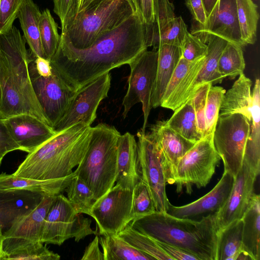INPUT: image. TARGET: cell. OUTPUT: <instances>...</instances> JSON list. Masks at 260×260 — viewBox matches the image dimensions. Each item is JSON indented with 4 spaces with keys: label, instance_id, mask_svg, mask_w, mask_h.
<instances>
[{
    "label": "cell",
    "instance_id": "obj_1",
    "mask_svg": "<svg viewBox=\"0 0 260 260\" xmlns=\"http://www.w3.org/2000/svg\"><path fill=\"white\" fill-rule=\"evenodd\" d=\"M146 35V24L136 11L87 48H76L60 37L50 60L52 70L68 87L77 92L111 70L128 64L147 50Z\"/></svg>",
    "mask_w": 260,
    "mask_h": 260
},
{
    "label": "cell",
    "instance_id": "obj_2",
    "mask_svg": "<svg viewBox=\"0 0 260 260\" xmlns=\"http://www.w3.org/2000/svg\"><path fill=\"white\" fill-rule=\"evenodd\" d=\"M34 57L27 49L24 38L15 26L0 35V118L5 119L26 114L50 126L34 92L29 77V64Z\"/></svg>",
    "mask_w": 260,
    "mask_h": 260
},
{
    "label": "cell",
    "instance_id": "obj_3",
    "mask_svg": "<svg viewBox=\"0 0 260 260\" xmlns=\"http://www.w3.org/2000/svg\"><path fill=\"white\" fill-rule=\"evenodd\" d=\"M216 213L199 221L155 211L129 224L153 239L179 247L199 260H216L218 230Z\"/></svg>",
    "mask_w": 260,
    "mask_h": 260
},
{
    "label": "cell",
    "instance_id": "obj_4",
    "mask_svg": "<svg viewBox=\"0 0 260 260\" xmlns=\"http://www.w3.org/2000/svg\"><path fill=\"white\" fill-rule=\"evenodd\" d=\"M91 126L82 122L57 133L28 153L13 174L36 180L61 178L72 174L87 150Z\"/></svg>",
    "mask_w": 260,
    "mask_h": 260
},
{
    "label": "cell",
    "instance_id": "obj_5",
    "mask_svg": "<svg viewBox=\"0 0 260 260\" xmlns=\"http://www.w3.org/2000/svg\"><path fill=\"white\" fill-rule=\"evenodd\" d=\"M120 132L114 126L100 123L91 127L86 152L74 171L91 190L96 201L114 186L117 172V144Z\"/></svg>",
    "mask_w": 260,
    "mask_h": 260
},
{
    "label": "cell",
    "instance_id": "obj_6",
    "mask_svg": "<svg viewBox=\"0 0 260 260\" xmlns=\"http://www.w3.org/2000/svg\"><path fill=\"white\" fill-rule=\"evenodd\" d=\"M136 12L131 0H95L61 30L60 37L76 48L84 49Z\"/></svg>",
    "mask_w": 260,
    "mask_h": 260
},
{
    "label": "cell",
    "instance_id": "obj_7",
    "mask_svg": "<svg viewBox=\"0 0 260 260\" xmlns=\"http://www.w3.org/2000/svg\"><path fill=\"white\" fill-rule=\"evenodd\" d=\"M91 220L78 213L62 193L55 196L44 219L41 241L61 245L74 238L76 242L97 231L91 228Z\"/></svg>",
    "mask_w": 260,
    "mask_h": 260
},
{
    "label": "cell",
    "instance_id": "obj_8",
    "mask_svg": "<svg viewBox=\"0 0 260 260\" xmlns=\"http://www.w3.org/2000/svg\"><path fill=\"white\" fill-rule=\"evenodd\" d=\"M213 136L203 137L179 160L174 183L177 192L184 186L186 193L190 194L193 185L200 188L209 183L221 160L214 147Z\"/></svg>",
    "mask_w": 260,
    "mask_h": 260
},
{
    "label": "cell",
    "instance_id": "obj_9",
    "mask_svg": "<svg viewBox=\"0 0 260 260\" xmlns=\"http://www.w3.org/2000/svg\"><path fill=\"white\" fill-rule=\"evenodd\" d=\"M250 131L247 118L239 113L219 115L213 136L224 171L234 177L240 170Z\"/></svg>",
    "mask_w": 260,
    "mask_h": 260
},
{
    "label": "cell",
    "instance_id": "obj_10",
    "mask_svg": "<svg viewBox=\"0 0 260 260\" xmlns=\"http://www.w3.org/2000/svg\"><path fill=\"white\" fill-rule=\"evenodd\" d=\"M157 57L156 49L151 51L147 49L128 64L131 72L128 88L122 101V116L125 118L132 108L141 103L144 122L140 130L143 132H145L148 117L152 108L151 99L156 77Z\"/></svg>",
    "mask_w": 260,
    "mask_h": 260
},
{
    "label": "cell",
    "instance_id": "obj_11",
    "mask_svg": "<svg viewBox=\"0 0 260 260\" xmlns=\"http://www.w3.org/2000/svg\"><path fill=\"white\" fill-rule=\"evenodd\" d=\"M138 156L141 179L148 186L156 211L167 212L170 203L160 150L150 134L137 133Z\"/></svg>",
    "mask_w": 260,
    "mask_h": 260
},
{
    "label": "cell",
    "instance_id": "obj_12",
    "mask_svg": "<svg viewBox=\"0 0 260 260\" xmlns=\"http://www.w3.org/2000/svg\"><path fill=\"white\" fill-rule=\"evenodd\" d=\"M34 59L28 67L31 83L42 111L53 128L62 118L77 92L68 87L53 70L49 76L40 75L35 68Z\"/></svg>",
    "mask_w": 260,
    "mask_h": 260
},
{
    "label": "cell",
    "instance_id": "obj_13",
    "mask_svg": "<svg viewBox=\"0 0 260 260\" xmlns=\"http://www.w3.org/2000/svg\"><path fill=\"white\" fill-rule=\"evenodd\" d=\"M132 190L113 186L93 205L90 216L100 236L114 235L131 221Z\"/></svg>",
    "mask_w": 260,
    "mask_h": 260
},
{
    "label": "cell",
    "instance_id": "obj_14",
    "mask_svg": "<svg viewBox=\"0 0 260 260\" xmlns=\"http://www.w3.org/2000/svg\"><path fill=\"white\" fill-rule=\"evenodd\" d=\"M111 81V74L106 73L78 90L53 129L58 133L80 122L91 126L96 118L100 103L108 96Z\"/></svg>",
    "mask_w": 260,
    "mask_h": 260
},
{
    "label": "cell",
    "instance_id": "obj_15",
    "mask_svg": "<svg viewBox=\"0 0 260 260\" xmlns=\"http://www.w3.org/2000/svg\"><path fill=\"white\" fill-rule=\"evenodd\" d=\"M191 34L206 44L213 36L243 47L236 0H218L204 24L192 25Z\"/></svg>",
    "mask_w": 260,
    "mask_h": 260
},
{
    "label": "cell",
    "instance_id": "obj_16",
    "mask_svg": "<svg viewBox=\"0 0 260 260\" xmlns=\"http://www.w3.org/2000/svg\"><path fill=\"white\" fill-rule=\"evenodd\" d=\"M54 197L44 196L32 210L20 217L3 234L1 257L15 249L41 242L43 222Z\"/></svg>",
    "mask_w": 260,
    "mask_h": 260
},
{
    "label": "cell",
    "instance_id": "obj_17",
    "mask_svg": "<svg viewBox=\"0 0 260 260\" xmlns=\"http://www.w3.org/2000/svg\"><path fill=\"white\" fill-rule=\"evenodd\" d=\"M257 175L246 164L234 177L230 194L223 207L216 213L218 232L234 220L242 219L251 197Z\"/></svg>",
    "mask_w": 260,
    "mask_h": 260
},
{
    "label": "cell",
    "instance_id": "obj_18",
    "mask_svg": "<svg viewBox=\"0 0 260 260\" xmlns=\"http://www.w3.org/2000/svg\"><path fill=\"white\" fill-rule=\"evenodd\" d=\"M150 135L160 151L167 184H174L179 160L194 146L169 127L165 120H159L150 127Z\"/></svg>",
    "mask_w": 260,
    "mask_h": 260
},
{
    "label": "cell",
    "instance_id": "obj_19",
    "mask_svg": "<svg viewBox=\"0 0 260 260\" xmlns=\"http://www.w3.org/2000/svg\"><path fill=\"white\" fill-rule=\"evenodd\" d=\"M14 141L21 150L30 153L54 137L52 127L29 114H19L4 119Z\"/></svg>",
    "mask_w": 260,
    "mask_h": 260
},
{
    "label": "cell",
    "instance_id": "obj_20",
    "mask_svg": "<svg viewBox=\"0 0 260 260\" xmlns=\"http://www.w3.org/2000/svg\"><path fill=\"white\" fill-rule=\"evenodd\" d=\"M234 181V177L224 171L217 184L208 193L189 204L175 206L169 204L167 213L173 216L191 219L202 214L217 212L228 199Z\"/></svg>",
    "mask_w": 260,
    "mask_h": 260
},
{
    "label": "cell",
    "instance_id": "obj_21",
    "mask_svg": "<svg viewBox=\"0 0 260 260\" xmlns=\"http://www.w3.org/2000/svg\"><path fill=\"white\" fill-rule=\"evenodd\" d=\"M205 56L194 61L180 58L167 87L160 106L174 111L186 102L187 92L202 68Z\"/></svg>",
    "mask_w": 260,
    "mask_h": 260
},
{
    "label": "cell",
    "instance_id": "obj_22",
    "mask_svg": "<svg viewBox=\"0 0 260 260\" xmlns=\"http://www.w3.org/2000/svg\"><path fill=\"white\" fill-rule=\"evenodd\" d=\"M140 180L137 142L126 132L118 138L116 185L132 190Z\"/></svg>",
    "mask_w": 260,
    "mask_h": 260
},
{
    "label": "cell",
    "instance_id": "obj_23",
    "mask_svg": "<svg viewBox=\"0 0 260 260\" xmlns=\"http://www.w3.org/2000/svg\"><path fill=\"white\" fill-rule=\"evenodd\" d=\"M44 196L24 190L0 191V226L4 233L20 217L32 210Z\"/></svg>",
    "mask_w": 260,
    "mask_h": 260
},
{
    "label": "cell",
    "instance_id": "obj_24",
    "mask_svg": "<svg viewBox=\"0 0 260 260\" xmlns=\"http://www.w3.org/2000/svg\"><path fill=\"white\" fill-rule=\"evenodd\" d=\"M75 176L71 175L59 179L36 180L18 177L13 174H0V191L24 190L45 196H55L62 193Z\"/></svg>",
    "mask_w": 260,
    "mask_h": 260
},
{
    "label": "cell",
    "instance_id": "obj_25",
    "mask_svg": "<svg viewBox=\"0 0 260 260\" xmlns=\"http://www.w3.org/2000/svg\"><path fill=\"white\" fill-rule=\"evenodd\" d=\"M156 50L157 69L151 99L153 108L160 106L167 87L181 57L180 47L164 44L159 46Z\"/></svg>",
    "mask_w": 260,
    "mask_h": 260
},
{
    "label": "cell",
    "instance_id": "obj_26",
    "mask_svg": "<svg viewBox=\"0 0 260 260\" xmlns=\"http://www.w3.org/2000/svg\"><path fill=\"white\" fill-rule=\"evenodd\" d=\"M228 42L217 36H213L207 43V52L203 65L196 78L190 86L186 98V102L202 86L211 83H221L223 78L218 70L219 57Z\"/></svg>",
    "mask_w": 260,
    "mask_h": 260
},
{
    "label": "cell",
    "instance_id": "obj_27",
    "mask_svg": "<svg viewBox=\"0 0 260 260\" xmlns=\"http://www.w3.org/2000/svg\"><path fill=\"white\" fill-rule=\"evenodd\" d=\"M252 82L244 73L239 76L232 87L223 95L219 115L239 113L250 121L252 117Z\"/></svg>",
    "mask_w": 260,
    "mask_h": 260
},
{
    "label": "cell",
    "instance_id": "obj_28",
    "mask_svg": "<svg viewBox=\"0 0 260 260\" xmlns=\"http://www.w3.org/2000/svg\"><path fill=\"white\" fill-rule=\"evenodd\" d=\"M242 251L252 260L260 258V197L253 193L243 217Z\"/></svg>",
    "mask_w": 260,
    "mask_h": 260
},
{
    "label": "cell",
    "instance_id": "obj_29",
    "mask_svg": "<svg viewBox=\"0 0 260 260\" xmlns=\"http://www.w3.org/2000/svg\"><path fill=\"white\" fill-rule=\"evenodd\" d=\"M252 117L243 161L258 175L260 171V82L255 80L253 90Z\"/></svg>",
    "mask_w": 260,
    "mask_h": 260
},
{
    "label": "cell",
    "instance_id": "obj_30",
    "mask_svg": "<svg viewBox=\"0 0 260 260\" xmlns=\"http://www.w3.org/2000/svg\"><path fill=\"white\" fill-rule=\"evenodd\" d=\"M41 12L32 0H25L17 15L23 37L35 57L45 58L40 35L39 22Z\"/></svg>",
    "mask_w": 260,
    "mask_h": 260
},
{
    "label": "cell",
    "instance_id": "obj_31",
    "mask_svg": "<svg viewBox=\"0 0 260 260\" xmlns=\"http://www.w3.org/2000/svg\"><path fill=\"white\" fill-rule=\"evenodd\" d=\"M243 220L233 221L218 233L216 260H236L242 248Z\"/></svg>",
    "mask_w": 260,
    "mask_h": 260
},
{
    "label": "cell",
    "instance_id": "obj_32",
    "mask_svg": "<svg viewBox=\"0 0 260 260\" xmlns=\"http://www.w3.org/2000/svg\"><path fill=\"white\" fill-rule=\"evenodd\" d=\"M166 124L184 138L196 143L203 137L199 132L192 100L174 111Z\"/></svg>",
    "mask_w": 260,
    "mask_h": 260
},
{
    "label": "cell",
    "instance_id": "obj_33",
    "mask_svg": "<svg viewBox=\"0 0 260 260\" xmlns=\"http://www.w3.org/2000/svg\"><path fill=\"white\" fill-rule=\"evenodd\" d=\"M99 242L104 260H153V257L136 249L117 235L101 236Z\"/></svg>",
    "mask_w": 260,
    "mask_h": 260
},
{
    "label": "cell",
    "instance_id": "obj_34",
    "mask_svg": "<svg viewBox=\"0 0 260 260\" xmlns=\"http://www.w3.org/2000/svg\"><path fill=\"white\" fill-rule=\"evenodd\" d=\"M153 21L146 25L147 47L154 46L158 38L171 27L175 18L174 5L169 0H153Z\"/></svg>",
    "mask_w": 260,
    "mask_h": 260
},
{
    "label": "cell",
    "instance_id": "obj_35",
    "mask_svg": "<svg viewBox=\"0 0 260 260\" xmlns=\"http://www.w3.org/2000/svg\"><path fill=\"white\" fill-rule=\"evenodd\" d=\"M237 14L242 40L253 44L256 39L259 14L257 6L252 0H236Z\"/></svg>",
    "mask_w": 260,
    "mask_h": 260
},
{
    "label": "cell",
    "instance_id": "obj_36",
    "mask_svg": "<svg viewBox=\"0 0 260 260\" xmlns=\"http://www.w3.org/2000/svg\"><path fill=\"white\" fill-rule=\"evenodd\" d=\"M117 235L136 249L155 259L173 260L161 249L155 240L134 229L129 224Z\"/></svg>",
    "mask_w": 260,
    "mask_h": 260
},
{
    "label": "cell",
    "instance_id": "obj_37",
    "mask_svg": "<svg viewBox=\"0 0 260 260\" xmlns=\"http://www.w3.org/2000/svg\"><path fill=\"white\" fill-rule=\"evenodd\" d=\"M65 191L68 200L78 213L90 215L96 200L91 190L83 181L75 176Z\"/></svg>",
    "mask_w": 260,
    "mask_h": 260
},
{
    "label": "cell",
    "instance_id": "obj_38",
    "mask_svg": "<svg viewBox=\"0 0 260 260\" xmlns=\"http://www.w3.org/2000/svg\"><path fill=\"white\" fill-rule=\"evenodd\" d=\"M245 67L242 47L228 42L218 61V70L221 76L233 79L243 73Z\"/></svg>",
    "mask_w": 260,
    "mask_h": 260
},
{
    "label": "cell",
    "instance_id": "obj_39",
    "mask_svg": "<svg viewBox=\"0 0 260 260\" xmlns=\"http://www.w3.org/2000/svg\"><path fill=\"white\" fill-rule=\"evenodd\" d=\"M58 25L49 9L44 10L40 18V40L45 57L50 61L58 47L60 36L57 30Z\"/></svg>",
    "mask_w": 260,
    "mask_h": 260
},
{
    "label": "cell",
    "instance_id": "obj_40",
    "mask_svg": "<svg viewBox=\"0 0 260 260\" xmlns=\"http://www.w3.org/2000/svg\"><path fill=\"white\" fill-rule=\"evenodd\" d=\"M156 211L154 203L147 185L141 179L132 190L131 220Z\"/></svg>",
    "mask_w": 260,
    "mask_h": 260
},
{
    "label": "cell",
    "instance_id": "obj_41",
    "mask_svg": "<svg viewBox=\"0 0 260 260\" xmlns=\"http://www.w3.org/2000/svg\"><path fill=\"white\" fill-rule=\"evenodd\" d=\"M60 255L50 250L41 242L15 249L3 255L1 260H58Z\"/></svg>",
    "mask_w": 260,
    "mask_h": 260
},
{
    "label": "cell",
    "instance_id": "obj_42",
    "mask_svg": "<svg viewBox=\"0 0 260 260\" xmlns=\"http://www.w3.org/2000/svg\"><path fill=\"white\" fill-rule=\"evenodd\" d=\"M225 92L223 88L217 86H211L208 90L205 111L206 129L204 137L213 136Z\"/></svg>",
    "mask_w": 260,
    "mask_h": 260
},
{
    "label": "cell",
    "instance_id": "obj_43",
    "mask_svg": "<svg viewBox=\"0 0 260 260\" xmlns=\"http://www.w3.org/2000/svg\"><path fill=\"white\" fill-rule=\"evenodd\" d=\"M188 32L187 26L181 16L175 17L171 27L161 35L155 42L153 49L166 44L181 47L185 36Z\"/></svg>",
    "mask_w": 260,
    "mask_h": 260
},
{
    "label": "cell",
    "instance_id": "obj_44",
    "mask_svg": "<svg viewBox=\"0 0 260 260\" xmlns=\"http://www.w3.org/2000/svg\"><path fill=\"white\" fill-rule=\"evenodd\" d=\"M25 0H0V35L9 30Z\"/></svg>",
    "mask_w": 260,
    "mask_h": 260
},
{
    "label": "cell",
    "instance_id": "obj_45",
    "mask_svg": "<svg viewBox=\"0 0 260 260\" xmlns=\"http://www.w3.org/2000/svg\"><path fill=\"white\" fill-rule=\"evenodd\" d=\"M181 49V57L188 61H192L206 55L208 46L199 37L188 31Z\"/></svg>",
    "mask_w": 260,
    "mask_h": 260
},
{
    "label": "cell",
    "instance_id": "obj_46",
    "mask_svg": "<svg viewBox=\"0 0 260 260\" xmlns=\"http://www.w3.org/2000/svg\"><path fill=\"white\" fill-rule=\"evenodd\" d=\"M54 12L59 17L61 30L73 22L79 7V0H53Z\"/></svg>",
    "mask_w": 260,
    "mask_h": 260
},
{
    "label": "cell",
    "instance_id": "obj_47",
    "mask_svg": "<svg viewBox=\"0 0 260 260\" xmlns=\"http://www.w3.org/2000/svg\"><path fill=\"white\" fill-rule=\"evenodd\" d=\"M211 83L203 85L199 88L191 100L195 112L198 128L203 137L205 136L206 124L205 111L208 90Z\"/></svg>",
    "mask_w": 260,
    "mask_h": 260
},
{
    "label": "cell",
    "instance_id": "obj_48",
    "mask_svg": "<svg viewBox=\"0 0 260 260\" xmlns=\"http://www.w3.org/2000/svg\"><path fill=\"white\" fill-rule=\"evenodd\" d=\"M16 150H21V148L11 136L4 120L0 118V157Z\"/></svg>",
    "mask_w": 260,
    "mask_h": 260
},
{
    "label": "cell",
    "instance_id": "obj_49",
    "mask_svg": "<svg viewBox=\"0 0 260 260\" xmlns=\"http://www.w3.org/2000/svg\"><path fill=\"white\" fill-rule=\"evenodd\" d=\"M146 25L151 24L154 19L153 0H131Z\"/></svg>",
    "mask_w": 260,
    "mask_h": 260
},
{
    "label": "cell",
    "instance_id": "obj_50",
    "mask_svg": "<svg viewBox=\"0 0 260 260\" xmlns=\"http://www.w3.org/2000/svg\"><path fill=\"white\" fill-rule=\"evenodd\" d=\"M161 249L173 260H199L192 254L175 246L156 241Z\"/></svg>",
    "mask_w": 260,
    "mask_h": 260
},
{
    "label": "cell",
    "instance_id": "obj_51",
    "mask_svg": "<svg viewBox=\"0 0 260 260\" xmlns=\"http://www.w3.org/2000/svg\"><path fill=\"white\" fill-rule=\"evenodd\" d=\"M185 5L198 23H205L207 17L202 0H185Z\"/></svg>",
    "mask_w": 260,
    "mask_h": 260
},
{
    "label": "cell",
    "instance_id": "obj_52",
    "mask_svg": "<svg viewBox=\"0 0 260 260\" xmlns=\"http://www.w3.org/2000/svg\"><path fill=\"white\" fill-rule=\"evenodd\" d=\"M99 237L96 235L86 247L82 260H104V254L99 247Z\"/></svg>",
    "mask_w": 260,
    "mask_h": 260
},
{
    "label": "cell",
    "instance_id": "obj_53",
    "mask_svg": "<svg viewBox=\"0 0 260 260\" xmlns=\"http://www.w3.org/2000/svg\"><path fill=\"white\" fill-rule=\"evenodd\" d=\"M33 62L36 70L40 75L48 77L52 74V69L49 60L44 57H35Z\"/></svg>",
    "mask_w": 260,
    "mask_h": 260
},
{
    "label": "cell",
    "instance_id": "obj_54",
    "mask_svg": "<svg viewBox=\"0 0 260 260\" xmlns=\"http://www.w3.org/2000/svg\"><path fill=\"white\" fill-rule=\"evenodd\" d=\"M218 0H202L207 17L211 14Z\"/></svg>",
    "mask_w": 260,
    "mask_h": 260
},
{
    "label": "cell",
    "instance_id": "obj_55",
    "mask_svg": "<svg viewBox=\"0 0 260 260\" xmlns=\"http://www.w3.org/2000/svg\"><path fill=\"white\" fill-rule=\"evenodd\" d=\"M95 0H79L78 13L84 11Z\"/></svg>",
    "mask_w": 260,
    "mask_h": 260
},
{
    "label": "cell",
    "instance_id": "obj_56",
    "mask_svg": "<svg viewBox=\"0 0 260 260\" xmlns=\"http://www.w3.org/2000/svg\"><path fill=\"white\" fill-rule=\"evenodd\" d=\"M4 231L2 226H0V259L2 254V241L3 238Z\"/></svg>",
    "mask_w": 260,
    "mask_h": 260
},
{
    "label": "cell",
    "instance_id": "obj_57",
    "mask_svg": "<svg viewBox=\"0 0 260 260\" xmlns=\"http://www.w3.org/2000/svg\"><path fill=\"white\" fill-rule=\"evenodd\" d=\"M1 102H2V90H1V85H0V108H1Z\"/></svg>",
    "mask_w": 260,
    "mask_h": 260
},
{
    "label": "cell",
    "instance_id": "obj_58",
    "mask_svg": "<svg viewBox=\"0 0 260 260\" xmlns=\"http://www.w3.org/2000/svg\"><path fill=\"white\" fill-rule=\"evenodd\" d=\"M3 158H1V157H0V165H1V162H2V160Z\"/></svg>",
    "mask_w": 260,
    "mask_h": 260
}]
</instances>
